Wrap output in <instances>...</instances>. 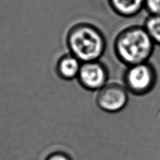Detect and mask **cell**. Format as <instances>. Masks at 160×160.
Returning a JSON list of instances; mask_svg holds the SVG:
<instances>
[{"label":"cell","mask_w":160,"mask_h":160,"mask_svg":"<svg viewBox=\"0 0 160 160\" xmlns=\"http://www.w3.org/2000/svg\"><path fill=\"white\" fill-rule=\"evenodd\" d=\"M81 65V61L68 52L59 58L55 71L59 78L63 81H72L78 77Z\"/></svg>","instance_id":"cell-6"},{"label":"cell","mask_w":160,"mask_h":160,"mask_svg":"<svg viewBox=\"0 0 160 160\" xmlns=\"http://www.w3.org/2000/svg\"><path fill=\"white\" fill-rule=\"evenodd\" d=\"M128 100V91L123 84L108 82L98 91L97 103L102 109L116 112L126 107Z\"/></svg>","instance_id":"cell-5"},{"label":"cell","mask_w":160,"mask_h":160,"mask_svg":"<svg viewBox=\"0 0 160 160\" xmlns=\"http://www.w3.org/2000/svg\"><path fill=\"white\" fill-rule=\"evenodd\" d=\"M109 70L100 60L82 63L77 81L85 90L99 91L108 83Z\"/></svg>","instance_id":"cell-4"},{"label":"cell","mask_w":160,"mask_h":160,"mask_svg":"<svg viewBox=\"0 0 160 160\" xmlns=\"http://www.w3.org/2000/svg\"><path fill=\"white\" fill-rule=\"evenodd\" d=\"M144 9L149 16H160V0H145Z\"/></svg>","instance_id":"cell-9"},{"label":"cell","mask_w":160,"mask_h":160,"mask_svg":"<svg viewBox=\"0 0 160 160\" xmlns=\"http://www.w3.org/2000/svg\"><path fill=\"white\" fill-rule=\"evenodd\" d=\"M116 14L123 18H132L144 9L145 0H107Z\"/></svg>","instance_id":"cell-7"},{"label":"cell","mask_w":160,"mask_h":160,"mask_svg":"<svg viewBox=\"0 0 160 160\" xmlns=\"http://www.w3.org/2000/svg\"><path fill=\"white\" fill-rule=\"evenodd\" d=\"M157 72L150 62L126 67L123 74V84L129 92L136 95L150 93L156 86Z\"/></svg>","instance_id":"cell-3"},{"label":"cell","mask_w":160,"mask_h":160,"mask_svg":"<svg viewBox=\"0 0 160 160\" xmlns=\"http://www.w3.org/2000/svg\"><path fill=\"white\" fill-rule=\"evenodd\" d=\"M47 160H71L69 157L62 153H56L52 154Z\"/></svg>","instance_id":"cell-10"},{"label":"cell","mask_w":160,"mask_h":160,"mask_svg":"<svg viewBox=\"0 0 160 160\" xmlns=\"http://www.w3.org/2000/svg\"><path fill=\"white\" fill-rule=\"evenodd\" d=\"M143 26L154 44L160 46V16H148Z\"/></svg>","instance_id":"cell-8"},{"label":"cell","mask_w":160,"mask_h":160,"mask_svg":"<svg viewBox=\"0 0 160 160\" xmlns=\"http://www.w3.org/2000/svg\"><path fill=\"white\" fill-rule=\"evenodd\" d=\"M156 45L143 26H131L118 32L113 49L118 60L126 67L148 62Z\"/></svg>","instance_id":"cell-1"},{"label":"cell","mask_w":160,"mask_h":160,"mask_svg":"<svg viewBox=\"0 0 160 160\" xmlns=\"http://www.w3.org/2000/svg\"><path fill=\"white\" fill-rule=\"evenodd\" d=\"M68 52L82 63L100 60L107 49L102 31L95 25L79 22L68 29L66 36Z\"/></svg>","instance_id":"cell-2"}]
</instances>
